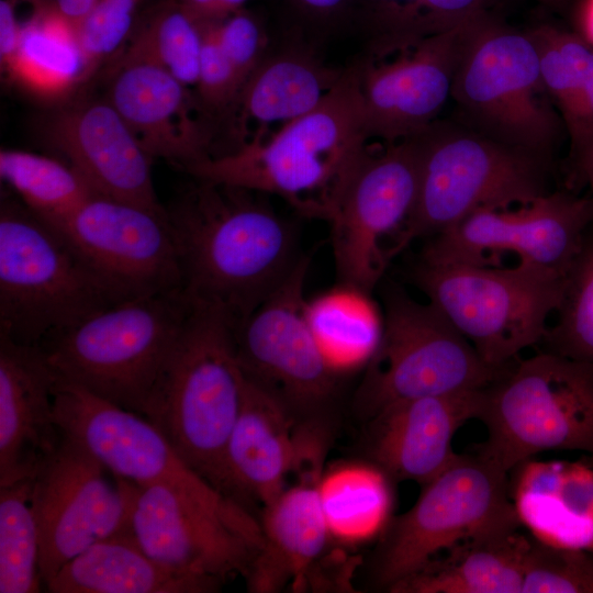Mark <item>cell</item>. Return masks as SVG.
<instances>
[{"mask_svg":"<svg viewBox=\"0 0 593 593\" xmlns=\"http://www.w3.org/2000/svg\"><path fill=\"white\" fill-rule=\"evenodd\" d=\"M194 179L166 209L181 290L192 304L217 309L237 326L287 279L303 254L293 225L255 191Z\"/></svg>","mask_w":593,"mask_h":593,"instance_id":"6da1fadb","label":"cell"},{"mask_svg":"<svg viewBox=\"0 0 593 593\" xmlns=\"http://www.w3.org/2000/svg\"><path fill=\"white\" fill-rule=\"evenodd\" d=\"M369 139L349 68L311 112L267 138L210 155L186 171L197 179L276 194L303 216L328 222Z\"/></svg>","mask_w":593,"mask_h":593,"instance_id":"7a4b0ae2","label":"cell"},{"mask_svg":"<svg viewBox=\"0 0 593 593\" xmlns=\"http://www.w3.org/2000/svg\"><path fill=\"white\" fill-rule=\"evenodd\" d=\"M235 326L222 311L192 304L143 417L189 468L240 503L226 459L246 380L236 357Z\"/></svg>","mask_w":593,"mask_h":593,"instance_id":"3957f363","label":"cell"},{"mask_svg":"<svg viewBox=\"0 0 593 593\" xmlns=\"http://www.w3.org/2000/svg\"><path fill=\"white\" fill-rule=\"evenodd\" d=\"M123 301L63 232L22 202L2 200L0 335L38 347Z\"/></svg>","mask_w":593,"mask_h":593,"instance_id":"277c9868","label":"cell"},{"mask_svg":"<svg viewBox=\"0 0 593 593\" xmlns=\"http://www.w3.org/2000/svg\"><path fill=\"white\" fill-rule=\"evenodd\" d=\"M191 309L181 289L130 299L38 348L58 379L143 416Z\"/></svg>","mask_w":593,"mask_h":593,"instance_id":"5b68a950","label":"cell"},{"mask_svg":"<svg viewBox=\"0 0 593 593\" xmlns=\"http://www.w3.org/2000/svg\"><path fill=\"white\" fill-rule=\"evenodd\" d=\"M418 187L393 240V258L482 209H510L547 193L548 158L491 138L468 125L434 122L418 134Z\"/></svg>","mask_w":593,"mask_h":593,"instance_id":"8992f818","label":"cell"},{"mask_svg":"<svg viewBox=\"0 0 593 593\" xmlns=\"http://www.w3.org/2000/svg\"><path fill=\"white\" fill-rule=\"evenodd\" d=\"M566 275L521 261L502 267L419 258L412 279L486 365L503 369L542 342Z\"/></svg>","mask_w":593,"mask_h":593,"instance_id":"52a82bcc","label":"cell"},{"mask_svg":"<svg viewBox=\"0 0 593 593\" xmlns=\"http://www.w3.org/2000/svg\"><path fill=\"white\" fill-rule=\"evenodd\" d=\"M475 451L508 472L545 451L593 457V362L544 350L516 359L483 389Z\"/></svg>","mask_w":593,"mask_h":593,"instance_id":"ba28073f","label":"cell"},{"mask_svg":"<svg viewBox=\"0 0 593 593\" xmlns=\"http://www.w3.org/2000/svg\"><path fill=\"white\" fill-rule=\"evenodd\" d=\"M451 98L468 126L549 159L560 120L544 88L530 31L511 27L490 12L468 23Z\"/></svg>","mask_w":593,"mask_h":593,"instance_id":"9c48e42d","label":"cell"},{"mask_svg":"<svg viewBox=\"0 0 593 593\" xmlns=\"http://www.w3.org/2000/svg\"><path fill=\"white\" fill-rule=\"evenodd\" d=\"M519 527L508 472L478 451L458 454L412 507L392 516L371 555L370 581L389 591L460 541Z\"/></svg>","mask_w":593,"mask_h":593,"instance_id":"30bf717a","label":"cell"},{"mask_svg":"<svg viewBox=\"0 0 593 593\" xmlns=\"http://www.w3.org/2000/svg\"><path fill=\"white\" fill-rule=\"evenodd\" d=\"M383 332L365 367L354 406L365 422L406 400L483 389L502 371L432 303L389 286L382 294Z\"/></svg>","mask_w":593,"mask_h":593,"instance_id":"8fae6325","label":"cell"},{"mask_svg":"<svg viewBox=\"0 0 593 593\" xmlns=\"http://www.w3.org/2000/svg\"><path fill=\"white\" fill-rule=\"evenodd\" d=\"M123 480L132 536L152 559L213 592L228 579H246L265 544L259 515L236 501L212 503Z\"/></svg>","mask_w":593,"mask_h":593,"instance_id":"7c38bea8","label":"cell"},{"mask_svg":"<svg viewBox=\"0 0 593 593\" xmlns=\"http://www.w3.org/2000/svg\"><path fill=\"white\" fill-rule=\"evenodd\" d=\"M311 256L235 327L244 376L271 393L298 422L326 419L338 376L327 365L305 316Z\"/></svg>","mask_w":593,"mask_h":593,"instance_id":"4fadbf2b","label":"cell"},{"mask_svg":"<svg viewBox=\"0 0 593 593\" xmlns=\"http://www.w3.org/2000/svg\"><path fill=\"white\" fill-rule=\"evenodd\" d=\"M418 166V134L368 147L327 222L339 282L370 293L378 284L390 261L383 242L395 239L413 210Z\"/></svg>","mask_w":593,"mask_h":593,"instance_id":"5bb4252c","label":"cell"},{"mask_svg":"<svg viewBox=\"0 0 593 593\" xmlns=\"http://www.w3.org/2000/svg\"><path fill=\"white\" fill-rule=\"evenodd\" d=\"M593 224V197L547 192L510 209H482L426 239L421 259L500 266L504 255L567 273Z\"/></svg>","mask_w":593,"mask_h":593,"instance_id":"9a60e30c","label":"cell"},{"mask_svg":"<svg viewBox=\"0 0 593 593\" xmlns=\"http://www.w3.org/2000/svg\"><path fill=\"white\" fill-rule=\"evenodd\" d=\"M105 471L89 451L63 434L58 448L33 479L31 505L44 588L93 544L132 534L125 481L115 477L111 485Z\"/></svg>","mask_w":593,"mask_h":593,"instance_id":"2e32d148","label":"cell"},{"mask_svg":"<svg viewBox=\"0 0 593 593\" xmlns=\"http://www.w3.org/2000/svg\"><path fill=\"white\" fill-rule=\"evenodd\" d=\"M56 228L124 301L181 289L178 250L166 210L97 193Z\"/></svg>","mask_w":593,"mask_h":593,"instance_id":"e0dca14e","label":"cell"},{"mask_svg":"<svg viewBox=\"0 0 593 593\" xmlns=\"http://www.w3.org/2000/svg\"><path fill=\"white\" fill-rule=\"evenodd\" d=\"M54 413L60 432L116 478L170 486L212 503L235 501L189 468L158 428L137 413L58 378Z\"/></svg>","mask_w":593,"mask_h":593,"instance_id":"ac0fdd59","label":"cell"},{"mask_svg":"<svg viewBox=\"0 0 593 593\" xmlns=\"http://www.w3.org/2000/svg\"><path fill=\"white\" fill-rule=\"evenodd\" d=\"M466 25L399 48H370L351 67L370 138L396 142L436 122L451 97Z\"/></svg>","mask_w":593,"mask_h":593,"instance_id":"d6986e66","label":"cell"},{"mask_svg":"<svg viewBox=\"0 0 593 593\" xmlns=\"http://www.w3.org/2000/svg\"><path fill=\"white\" fill-rule=\"evenodd\" d=\"M47 135L98 194L166 210L155 192L153 158L107 99L61 110L49 120Z\"/></svg>","mask_w":593,"mask_h":593,"instance_id":"ffe728a7","label":"cell"},{"mask_svg":"<svg viewBox=\"0 0 593 593\" xmlns=\"http://www.w3.org/2000/svg\"><path fill=\"white\" fill-rule=\"evenodd\" d=\"M326 433L323 422H298L277 398L246 378L226 452L240 503L251 510L272 501Z\"/></svg>","mask_w":593,"mask_h":593,"instance_id":"44dd1931","label":"cell"},{"mask_svg":"<svg viewBox=\"0 0 593 593\" xmlns=\"http://www.w3.org/2000/svg\"><path fill=\"white\" fill-rule=\"evenodd\" d=\"M483 389L422 396L385 407L366 421L368 460L393 481L427 483L458 456L452 449L454 436L468 421L479 419Z\"/></svg>","mask_w":593,"mask_h":593,"instance_id":"7402d4cb","label":"cell"},{"mask_svg":"<svg viewBox=\"0 0 593 593\" xmlns=\"http://www.w3.org/2000/svg\"><path fill=\"white\" fill-rule=\"evenodd\" d=\"M56 379L38 347L0 335V486L34 479L58 448Z\"/></svg>","mask_w":593,"mask_h":593,"instance_id":"603a6c76","label":"cell"},{"mask_svg":"<svg viewBox=\"0 0 593 593\" xmlns=\"http://www.w3.org/2000/svg\"><path fill=\"white\" fill-rule=\"evenodd\" d=\"M105 99L152 158L186 170L211 155L189 88L161 67L122 55Z\"/></svg>","mask_w":593,"mask_h":593,"instance_id":"cb8c5ba5","label":"cell"},{"mask_svg":"<svg viewBox=\"0 0 593 593\" xmlns=\"http://www.w3.org/2000/svg\"><path fill=\"white\" fill-rule=\"evenodd\" d=\"M323 467L296 473L293 484L261 506L265 544L245 581L250 592L282 590L288 583L304 589L331 541L317 483Z\"/></svg>","mask_w":593,"mask_h":593,"instance_id":"d4e9b609","label":"cell"},{"mask_svg":"<svg viewBox=\"0 0 593 593\" xmlns=\"http://www.w3.org/2000/svg\"><path fill=\"white\" fill-rule=\"evenodd\" d=\"M508 493L521 526L533 538L593 552V457L527 459L508 471Z\"/></svg>","mask_w":593,"mask_h":593,"instance_id":"484cf974","label":"cell"},{"mask_svg":"<svg viewBox=\"0 0 593 593\" xmlns=\"http://www.w3.org/2000/svg\"><path fill=\"white\" fill-rule=\"evenodd\" d=\"M519 528L460 541L388 592L522 593L530 535Z\"/></svg>","mask_w":593,"mask_h":593,"instance_id":"4316f807","label":"cell"},{"mask_svg":"<svg viewBox=\"0 0 593 593\" xmlns=\"http://www.w3.org/2000/svg\"><path fill=\"white\" fill-rule=\"evenodd\" d=\"M344 70L323 66L303 53L264 58L246 80L235 104L242 144L264 139L318 107Z\"/></svg>","mask_w":593,"mask_h":593,"instance_id":"83f0119b","label":"cell"},{"mask_svg":"<svg viewBox=\"0 0 593 593\" xmlns=\"http://www.w3.org/2000/svg\"><path fill=\"white\" fill-rule=\"evenodd\" d=\"M52 593H209L205 583L152 559L132 534L100 540L68 561L46 584Z\"/></svg>","mask_w":593,"mask_h":593,"instance_id":"f1b7e54d","label":"cell"},{"mask_svg":"<svg viewBox=\"0 0 593 593\" xmlns=\"http://www.w3.org/2000/svg\"><path fill=\"white\" fill-rule=\"evenodd\" d=\"M393 482L368 459L323 470L317 490L331 540L353 547L378 539L393 516Z\"/></svg>","mask_w":593,"mask_h":593,"instance_id":"f546056e","label":"cell"},{"mask_svg":"<svg viewBox=\"0 0 593 593\" xmlns=\"http://www.w3.org/2000/svg\"><path fill=\"white\" fill-rule=\"evenodd\" d=\"M305 316L332 371L365 368L383 332V313L371 293L339 282L305 303Z\"/></svg>","mask_w":593,"mask_h":593,"instance_id":"4dcf8cb0","label":"cell"},{"mask_svg":"<svg viewBox=\"0 0 593 593\" xmlns=\"http://www.w3.org/2000/svg\"><path fill=\"white\" fill-rule=\"evenodd\" d=\"M5 72L38 97L66 96L87 80L75 25L49 5L38 8L23 24L19 47Z\"/></svg>","mask_w":593,"mask_h":593,"instance_id":"1f68e13d","label":"cell"},{"mask_svg":"<svg viewBox=\"0 0 593 593\" xmlns=\"http://www.w3.org/2000/svg\"><path fill=\"white\" fill-rule=\"evenodd\" d=\"M0 177L29 210L55 227L97 194L68 163L24 150L0 152Z\"/></svg>","mask_w":593,"mask_h":593,"instance_id":"d6a6232c","label":"cell"},{"mask_svg":"<svg viewBox=\"0 0 593 593\" xmlns=\"http://www.w3.org/2000/svg\"><path fill=\"white\" fill-rule=\"evenodd\" d=\"M202 43V23L166 0L135 29L123 56L153 63L190 88L198 82Z\"/></svg>","mask_w":593,"mask_h":593,"instance_id":"836d02e7","label":"cell"},{"mask_svg":"<svg viewBox=\"0 0 593 593\" xmlns=\"http://www.w3.org/2000/svg\"><path fill=\"white\" fill-rule=\"evenodd\" d=\"M32 486L33 479L0 486V593H36L44 586Z\"/></svg>","mask_w":593,"mask_h":593,"instance_id":"e575fe53","label":"cell"},{"mask_svg":"<svg viewBox=\"0 0 593 593\" xmlns=\"http://www.w3.org/2000/svg\"><path fill=\"white\" fill-rule=\"evenodd\" d=\"M556 314L541 342L545 350L593 362V236H588L566 275Z\"/></svg>","mask_w":593,"mask_h":593,"instance_id":"d590c367","label":"cell"},{"mask_svg":"<svg viewBox=\"0 0 593 593\" xmlns=\"http://www.w3.org/2000/svg\"><path fill=\"white\" fill-rule=\"evenodd\" d=\"M383 29L372 47L396 48L461 27L489 12L491 0H379Z\"/></svg>","mask_w":593,"mask_h":593,"instance_id":"8d00e7d4","label":"cell"},{"mask_svg":"<svg viewBox=\"0 0 593 593\" xmlns=\"http://www.w3.org/2000/svg\"><path fill=\"white\" fill-rule=\"evenodd\" d=\"M522 593H593V552L546 545L530 536Z\"/></svg>","mask_w":593,"mask_h":593,"instance_id":"74e56055","label":"cell"},{"mask_svg":"<svg viewBox=\"0 0 593 593\" xmlns=\"http://www.w3.org/2000/svg\"><path fill=\"white\" fill-rule=\"evenodd\" d=\"M142 0H97L76 25L86 65V78L119 53L136 29Z\"/></svg>","mask_w":593,"mask_h":593,"instance_id":"f35d334b","label":"cell"},{"mask_svg":"<svg viewBox=\"0 0 593 593\" xmlns=\"http://www.w3.org/2000/svg\"><path fill=\"white\" fill-rule=\"evenodd\" d=\"M203 43L197 90L200 103L211 111L236 104L243 83L219 43L215 23L202 24Z\"/></svg>","mask_w":593,"mask_h":593,"instance_id":"ab89813d","label":"cell"},{"mask_svg":"<svg viewBox=\"0 0 593 593\" xmlns=\"http://www.w3.org/2000/svg\"><path fill=\"white\" fill-rule=\"evenodd\" d=\"M219 43L243 86L264 59L265 37L253 18L234 13L215 23Z\"/></svg>","mask_w":593,"mask_h":593,"instance_id":"60d3db41","label":"cell"},{"mask_svg":"<svg viewBox=\"0 0 593 593\" xmlns=\"http://www.w3.org/2000/svg\"><path fill=\"white\" fill-rule=\"evenodd\" d=\"M563 125L570 137L571 154L574 158L593 143V58L588 79Z\"/></svg>","mask_w":593,"mask_h":593,"instance_id":"b9f144b4","label":"cell"},{"mask_svg":"<svg viewBox=\"0 0 593 593\" xmlns=\"http://www.w3.org/2000/svg\"><path fill=\"white\" fill-rule=\"evenodd\" d=\"M23 24L16 14L15 0L0 1V60L4 71L10 66L20 44Z\"/></svg>","mask_w":593,"mask_h":593,"instance_id":"7bdbcfd3","label":"cell"},{"mask_svg":"<svg viewBox=\"0 0 593 593\" xmlns=\"http://www.w3.org/2000/svg\"><path fill=\"white\" fill-rule=\"evenodd\" d=\"M202 24L217 23L234 14L247 0H174Z\"/></svg>","mask_w":593,"mask_h":593,"instance_id":"ee69618b","label":"cell"},{"mask_svg":"<svg viewBox=\"0 0 593 593\" xmlns=\"http://www.w3.org/2000/svg\"><path fill=\"white\" fill-rule=\"evenodd\" d=\"M96 2L97 0H51L48 5L76 27Z\"/></svg>","mask_w":593,"mask_h":593,"instance_id":"f6af8a7d","label":"cell"},{"mask_svg":"<svg viewBox=\"0 0 593 593\" xmlns=\"http://www.w3.org/2000/svg\"><path fill=\"white\" fill-rule=\"evenodd\" d=\"M575 23V32L593 47V0L579 1Z\"/></svg>","mask_w":593,"mask_h":593,"instance_id":"bcb514c9","label":"cell"},{"mask_svg":"<svg viewBox=\"0 0 593 593\" xmlns=\"http://www.w3.org/2000/svg\"><path fill=\"white\" fill-rule=\"evenodd\" d=\"M578 177L589 187L593 197V143L573 158Z\"/></svg>","mask_w":593,"mask_h":593,"instance_id":"7dc6e473","label":"cell"},{"mask_svg":"<svg viewBox=\"0 0 593 593\" xmlns=\"http://www.w3.org/2000/svg\"><path fill=\"white\" fill-rule=\"evenodd\" d=\"M306 5L316 10H329L337 7L343 0H301Z\"/></svg>","mask_w":593,"mask_h":593,"instance_id":"c3c4849f","label":"cell"},{"mask_svg":"<svg viewBox=\"0 0 593 593\" xmlns=\"http://www.w3.org/2000/svg\"><path fill=\"white\" fill-rule=\"evenodd\" d=\"M539 1H541L542 3L549 4L551 7L559 5L562 2V0H539Z\"/></svg>","mask_w":593,"mask_h":593,"instance_id":"681fc988","label":"cell"}]
</instances>
